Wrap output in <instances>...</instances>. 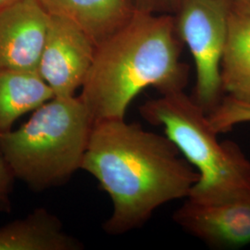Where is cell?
Segmentation results:
<instances>
[{
	"label": "cell",
	"instance_id": "4fadbf2b",
	"mask_svg": "<svg viewBox=\"0 0 250 250\" xmlns=\"http://www.w3.org/2000/svg\"><path fill=\"white\" fill-rule=\"evenodd\" d=\"M211 126L218 134L230 131L235 125L250 123V102L227 96L208 114Z\"/></svg>",
	"mask_w": 250,
	"mask_h": 250
},
{
	"label": "cell",
	"instance_id": "8fae6325",
	"mask_svg": "<svg viewBox=\"0 0 250 250\" xmlns=\"http://www.w3.org/2000/svg\"><path fill=\"white\" fill-rule=\"evenodd\" d=\"M223 92L250 102V17L232 9L221 60Z\"/></svg>",
	"mask_w": 250,
	"mask_h": 250
},
{
	"label": "cell",
	"instance_id": "277c9868",
	"mask_svg": "<svg viewBox=\"0 0 250 250\" xmlns=\"http://www.w3.org/2000/svg\"><path fill=\"white\" fill-rule=\"evenodd\" d=\"M93 123L80 97H55L15 131L0 134V153L34 191L65 184L86 150Z\"/></svg>",
	"mask_w": 250,
	"mask_h": 250
},
{
	"label": "cell",
	"instance_id": "3957f363",
	"mask_svg": "<svg viewBox=\"0 0 250 250\" xmlns=\"http://www.w3.org/2000/svg\"><path fill=\"white\" fill-rule=\"evenodd\" d=\"M140 114L166 136L199 175L187 198L219 203L250 198V161L232 141H220L208 115L184 90L145 102Z\"/></svg>",
	"mask_w": 250,
	"mask_h": 250
},
{
	"label": "cell",
	"instance_id": "7c38bea8",
	"mask_svg": "<svg viewBox=\"0 0 250 250\" xmlns=\"http://www.w3.org/2000/svg\"><path fill=\"white\" fill-rule=\"evenodd\" d=\"M55 98L36 71H0V134L12 130L20 117Z\"/></svg>",
	"mask_w": 250,
	"mask_h": 250
},
{
	"label": "cell",
	"instance_id": "e0dca14e",
	"mask_svg": "<svg viewBox=\"0 0 250 250\" xmlns=\"http://www.w3.org/2000/svg\"><path fill=\"white\" fill-rule=\"evenodd\" d=\"M20 0H0V9L8 7L11 4H14L16 2H18Z\"/></svg>",
	"mask_w": 250,
	"mask_h": 250
},
{
	"label": "cell",
	"instance_id": "ba28073f",
	"mask_svg": "<svg viewBox=\"0 0 250 250\" xmlns=\"http://www.w3.org/2000/svg\"><path fill=\"white\" fill-rule=\"evenodd\" d=\"M50 15L38 0L0 9V71H36Z\"/></svg>",
	"mask_w": 250,
	"mask_h": 250
},
{
	"label": "cell",
	"instance_id": "30bf717a",
	"mask_svg": "<svg viewBox=\"0 0 250 250\" xmlns=\"http://www.w3.org/2000/svg\"><path fill=\"white\" fill-rule=\"evenodd\" d=\"M83 245L64 232L61 220L45 208L0 228V250H79Z\"/></svg>",
	"mask_w": 250,
	"mask_h": 250
},
{
	"label": "cell",
	"instance_id": "5bb4252c",
	"mask_svg": "<svg viewBox=\"0 0 250 250\" xmlns=\"http://www.w3.org/2000/svg\"><path fill=\"white\" fill-rule=\"evenodd\" d=\"M14 179L16 177L13 170L0 153V210L9 211L10 209L9 195L12 190Z\"/></svg>",
	"mask_w": 250,
	"mask_h": 250
},
{
	"label": "cell",
	"instance_id": "52a82bcc",
	"mask_svg": "<svg viewBox=\"0 0 250 250\" xmlns=\"http://www.w3.org/2000/svg\"><path fill=\"white\" fill-rule=\"evenodd\" d=\"M186 232L214 249L250 244V198L200 203L187 198L173 214Z\"/></svg>",
	"mask_w": 250,
	"mask_h": 250
},
{
	"label": "cell",
	"instance_id": "5b68a950",
	"mask_svg": "<svg viewBox=\"0 0 250 250\" xmlns=\"http://www.w3.org/2000/svg\"><path fill=\"white\" fill-rule=\"evenodd\" d=\"M232 0H179L173 12L176 31L196 67L194 99L210 113L221 102V60Z\"/></svg>",
	"mask_w": 250,
	"mask_h": 250
},
{
	"label": "cell",
	"instance_id": "9c48e42d",
	"mask_svg": "<svg viewBox=\"0 0 250 250\" xmlns=\"http://www.w3.org/2000/svg\"><path fill=\"white\" fill-rule=\"evenodd\" d=\"M49 15L69 20L97 45L133 17L129 0H38Z\"/></svg>",
	"mask_w": 250,
	"mask_h": 250
},
{
	"label": "cell",
	"instance_id": "6da1fadb",
	"mask_svg": "<svg viewBox=\"0 0 250 250\" xmlns=\"http://www.w3.org/2000/svg\"><path fill=\"white\" fill-rule=\"evenodd\" d=\"M81 170L98 180L113 209L109 234L142 226L164 204L187 198L199 175L166 135L124 120L93 125Z\"/></svg>",
	"mask_w": 250,
	"mask_h": 250
},
{
	"label": "cell",
	"instance_id": "9a60e30c",
	"mask_svg": "<svg viewBox=\"0 0 250 250\" xmlns=\"http://www.w3.org/2000/svg\"><path fill=\"white\" fill-rule=\"evenodd\" d=\"M136 11L154 14H173L179 0H129Z\"/></svg>",
	"mask_w": 250,
	"mask_h": 250
},
{
	"label": "cell",
	"instance_id": "8992f818",
	"mask_svg": "<svg viewBox=\"0 0 250 250\" xmlns=\"http://www.w3.org/2000/svg\"><path fill=\"white\" fill-rule=\"evenodd\" d=\"M96 45L67 19L50 15L37 72L55 97L74 96L93 62Z\"/></svg>",
	"mask_w": 250,
	"mask_h": 250
},
{
	"label": "cell",
	"instance_id": "7a4b0ae2",
	"mask_svg": "<svg viewBox=\"0 0 250 250\" xmlns=\"http://www.w3.org/2000/svg\"><path fill=\"white\" fill-rule=\"evenodd\" d=\"M172 14L135 11L125 25L96 46L80 99L93 125L124 120L148 87L167 94L185 89L188 67Z\"/></svg>",
	"mask_w": 250,
	"mask_h": 250
},
{
	"label": "cell",
	"instance_id": "2e32d148",
	"mask_svg": "<svg viewBox=\"0 0 250 250\" xmlns=\"http://www.w3.org/2000/svg\"><path fill=\"white\" fill-rule=\"evenodd\" d=\"M232 9L250 17V0H232Z\"/></svg>",
	"mask_w": 250,
	"mask_h": 250
}]
</instances>
